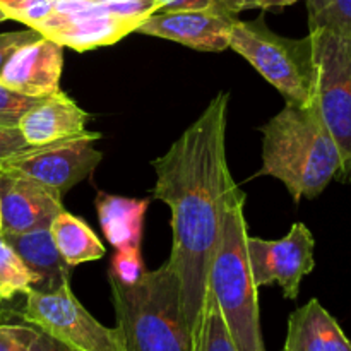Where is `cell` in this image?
<instances>
[{
  "label": "cell",
  "instance_id": "6da1fadb",
  "mask_svg": "<svg viewBox=\"0 0 351 351\" xmlns=\"http://www.w3.org/2000/svg\"><path fill=\"white\" fill-rule=\"evenodd\" d=\"M230 93L209 101L163 156L153 161V197L171 211L168 264L180 287V308L191 350L201 329L209 297V271L221 233L223 197L232 177L226 160Z\"/></svg>",
  "mask_w": 351,
  "mask_h": 351
},
{
  "label": "cell",
  "instance_id": "7a4b0ae2",
  "mask_svg": "<svg viewBox=\"0 0 351 351\" xmlns=\"http://www.w3.org/2000/svg\"><path fill=\"white\" fill-rule=\"evenodd\" d=\"M263 168L259 177L278 178L293 201L315 199L341 171V153L317 105L285 103L263 127Z\"/></svg>",
  "mask_w": 351,
  "mask_h": 351
},
{
  "label": "cell",
  "instance_id": "3957f363",
  "mask_svg": "<svg viewBox=\"0 0 351 351\" xmlns=\"http://www.w3.org/2000/svg\"><path fill=\"white\" fill-rule=\"evenodd\" d=\"M245 194L233 177L223 197L221 233L209 271V291L219 305L237 351H266L261 332L259 288L247 254Z\"/></svg>",
  "mask_w": 351,
  "mask_h": 351
},
{
  "label": "cell",
  "instance_id": "277c9868",
  "mask_svg": "<svg viewBox=\"0 0 351 351\" xmlns=\"http://www.w3.org/2000/svg\"><path fill=\"white\" fill-rule=\"evenodd\" d=\"M108 283L127 351H191L180 287L168 261L154 271L144 269L130 283L108 273Z\"/></svg>",
  "mask_w": 351,
  "mask_h": 351
},
{
  "label": "cell",
  "instance_id": "5b68a950",
  "mask_svg": "<svg viewBox=\"0 0 351 351\" xmlns=\"http://www.w3.org/2000/svg\"><path fill=\"white\" fill-rule=\"evenodd\" d=\"M230 48L245 58L287 101L311 105L315 91L312 36L287 38L267 27L264 17L235 21Z\"/></svg>",
  "mask_w": 351,
  "mask_h": 351
},
{
  "label": "cell",
  "instance_id": "8992f818",
  "mask_svg": "<svg viewBox=\"0 0 351 351\" xmlns=\"http://www.w3.org/2000/svg\"><path fill=\"white\" fill-rule=\"evenodd\" d=\"M168 0H55L51 12L33 29L75 51L113 45Z\"/></svg>",
  "mask_w": 351,
  "mask_h": 351
},
{
  "label": "cell",
  "instance_id": "52a82bcc",
  "mask_svg": "<svg viewBox=\"0 0 351 351\" xmlns=\"http://www.w3.org/2000/svg\"><path fill=\"white\" fill-rule=\"evenodd\" d=\"M14 317L47 332L74 351H127L119 328H106L96 321L72 293L65 281L53 290H29Z\"/></svg>",
  "mask_w": 351,
  "mask_h": 351
},
{
  "label": "cell",
  "instance_id": "ba28073f",
  "mask_svg": "<svg viewBox=\"0 0 351 351\" xmlns=\"http://www.w3.org/2000/svg\"><path fill=\"white\" fill-rule=\"evenodd\" d=\"M314 43V101L341 153L339 180H351V36L308 31Z\"/></svg>",
  "mask_w": 351,
  "mask_h": 351
},
{
  "label": "cell",
  "instance_id": "9c48e42d",
  "mask_svg": "<svg viewBox=\"0 0 351 351\" xmlns=\"http://www.w3.org/2000/svg\"><path fill=\"white\" fill-rule=\"evenodd\" d=\"M99 132L84 130L77 136L34 146L0 161V173L36 180L62 195L95 171L103 153L95 147Z\"/></svg>",
  "mask_w": 351,
  "mask_h": 351
},
{
  "label": "cell",
  "instance_id": "30bf717a",
  "mask_svg": "<svg viewBox=\"0 0 351 351\" xmlns=\"http://www.w3.org/2000/svg\"><path fill=\"white\" fill-rule=\"evenodd\" d=\"M315 240L304 223H293L287 237L280 240L247 239L250 271L257 288L278 285L288 300H297L300 285L314 271Z\"/></svg>",
  "mask_w": 351,
  "mask_h": 351
},
{
  "label": "cell",
  "instance_id": "8fae6325",
  "mask_svg": "<svg viewBox=\"0 0 351 351\" xmlns=\"http://www.w3.org/2000/svg\"><path fill=\"white\" fill-rule=\"evenodd\" d=\"M235 14L219 3L204 9L158 10L137 31L147 36L175 41L197 51H223L230 48Z\"/></svg>",
  "mask_w": 351,
  "mask_h": 351
},
{
  "label": "cell",
  "instance_id": "7c38bea8",
  "mask_svg": "<svg viewBox=\"0 0 351 351\" xmlns=\"http://www.w3.org/2000/svg\"><path fill=\"white\" fill-rule=\"evenodd\" d=\"M64 211L62 194L36 180L0 173V216L3 233H26L50 228Z\"/></svg>",
  "mask_w": 351,
  "mask_h": 351
},
{
  "label": "cell",
  "instance_id": "4fadbf2b",
  "mask_svg": "<svg viewBox=\"0 0 351 351\" xmlns=\"http://www.w3.org/2000/svg\"><path fill=\"white\" fill-rule=\"evenodd\" d=\"M64 47L50 38L21 47L3 67L0 82L21 95L47 98L60 91Z\"/></svg>",
  "mask_w": 351,
  "mask_h": 351
},
{
  "label": "cell",
  "instance_id": "5bb4252c",
  "mask_svg": "<svg viewBox=\"0 0 351 351\" xmlns=\"http://www.w3.org/2000/svg\"><path fill=\"white\" fill-rule=\"evenodd\" d=\"M91 115L64 91L41 98L19 120V130L27 144L43 146L86 130Z\"/></svg>",
  "mask_w": 351,
  "mask_h": 351
},
{
  "label": "cell",
  "instance_id": "9a60e30c",
  "mask_svg": "<svg viewBox=\"0 0 351 351\" xmlns=\"http://www.w3.org/2000/svg\"><path fill=\"white\" fill-rule=\"evenodd\" d=\"M281 351H351V341L321 302L312 298L288 319Z\"/></svg>",
  "mask_w": 351,
  "mask_h": 351
},
{
  "label": "cell",
  "instance_id": "2e32d148",
  "mask_svg": "<svg viewBox=\"0 0 351 351\" xmlns=\"http://www.w3.org/2000/svg\"><path fill=\"white\" fill-rule=\"evenodd\" d=\"M2 239L12 247L33 274L34 290H53L71 281V266L58 254L50 228L26 233H3Z\"/></svg>",
  "mask_w": 351,
  "mask_h": 351
},
{
  "label": "cell",
  "instance_id": "e0dca14e",
  "mask_svg": "<svg viewBox=\"0 0 351 351\" xmlns=\"http://www.w3.org/2000/svg\"><path fill=\"white\" fill-rule=\"evenodd\" d=\"M95 204L103 233L117 252L141 254L144 215L149 208V199L123 197L99 191Z\"/></svg>",
  "mask_w": 351,
  "mask_h": 351
},
{
  "label": "cell",
  "instance_id": "ac0fdd59",
  "mask_svg": "<svg viewBox=\"0 0 351 351\" xmlns=\"http://www.w3.org/2000/svg\"><path fill=\"white\" fill-rule=\"evenodd\" d=\"M50 233L58 254L67 266L74 267L105 257V245L96 233L81 218L65 209L55 216L50 225Z\"/></svg>",
  "mask_w": 351,
  "mask_h": 351
},
{
  "label": "cell",
  "instance_id": "d6986e66",
  "mask_svg": "<svg viewBox=\"0 0 351 351\" xmlns=\"http://www.w3.org/2000/svg\"><path fill=\"white\" fill-rule=\"evenodd\" d=\"M33 274L23 263L16 250L0 237V298L3 302L14 300L19 293L26 295L33 290Z\"/></svg>",
  "mask_w": 351,
  "mask_h": 351
},
{
  "label": "cell",
  "instance_id": "ffe728a7",
  "mask_svg": "<svg viewBox=\"0 0 351 351\" xmlns=\"http://www.w3.org/2000/svg\"><path fill=\"white\" fill-rule=\"evenodd\" d=\"M308 31L351 36V0H307Z\"/></svg>",
  "mask_w": 351,
  "mask_h": 351
},
{
  "label": "cell",
  "instance_id": "44dd1931",
  "mask_svg": "<svg viewBox=\"0 0 351 351\" xmlns=\"http://www.w3.org/2000/svg\"><path fill=\"white\" fill-rule=\"evenodd\" d=\"M191 351H237L235 343L230 336L219 305L216 304L213 293L209 297L201 329Z\"/></svg>",
  "mask_w": 351,
  "mask_h": 351
},
{
  "label": "cell",
  "instance_id": "7402d4cb",
  "mask_svg": "<svg viewBox=\"0 0 351 351\" xmlns=\"http://www.w3.org/2000/svg\"><path fill=\"white\" fill-rule=\"evenodd\" d=\"M53 3L55 0H0V9L5 12L7 19L34 27L51 12Z\"/></svg>",
  "mask_w": 351,
  "mask_h": 351
},
{
  "label": "cell",
  "instance_id": "603a6c76",
  "mask_svg": "<svg viewBox=\"0 0 351 351\" xmlns=\"http://www.w3.org/2000/svg\"><path fill=\"white\" fill-rule=\"evenodd\" d=\"M41 98L21 95L0 82V127H17L27 110L36 105Z\"/></svg>",
  "mask_w": 351,
  "mask_h": 351
},
{
  "label": "cell",
  "instance_id": "cb8c5ba5",
  "mask_svg": "<svg viewBox=\"0 0 351 351\" xmlns=\"http://www.w3.org/2000/svg\"><path fill=\"white\" fill-rule=\"evenodd\" d=\"M36 329L29 324H0V351H31Z\"/></svg>",
  "mask_w": 351,
  "mask_h": 351
},
{
  "label": "cell",
  "instance_id": "d4e9b609",
  "mask_svg": "<svg viewBox=\"0 0 351 351\" xmlns=\"http://www.w3.org/2000/svg\"><path fill=\"white\" fill-rule=\"evenodd\" d=\"M43 34L38 33L33 27H27L23 31H9V33H0V74H2L3 67L9 62V58L19 50L24 45L36 41Z\"/></svg>",
  "mask_w": 351,
  "mask_h": 351
},
{
  "label": "cell",
  "instance_id": "484cf974",
  "mask_svg": "<svg viewBox=\"0 0 351 351\" xmlns=\"http://www.w3.org/2000/svg\"><path fill=\"white\" fill-rule=\"evenodd\" d=\"M144 266L143 259H141V254L134 252H115V257L112 261V267H110V274L115 276L117 280L130 281L137 280V278L143 274Z\"/></svg>",
  "mask_w": 351,
  "mask_h": 351
},
{
  "label": "cell",
  "instance_id": "4316f807",
  "mask_svg": "<svg viewBox=\"0 0 351 351\" xmlns=\"http://www.w3.org/2000/svg\"><path fill=\"white\" fill-rule=\"evenodd\" d=\"M31 147L34 146L26 143L19 127H0V161L31 149Z\"/></svg>",
  "mask_w": 351,
  "mask_h": 351
},
{
  "label": "cell",
  "instance_id": "83f0119b",
  "mask_svg": "<svg viewBox=\"0 0 351 351\" xmlns=\"http://www.w3.org/2000/svg\"><path fill=\"white\" fill-rule=\"evenodd\" d=\"M31 351H74V350L65 346L64 343L53 339L51 336H48L47 332L38 331L36 329V336H34L33 343H31Z\"/></svg>",
  "mask_w": 351,
  "mask_h": 351
},
{
  "label": "cell",
  "instance_id": "f1b7e54d",
  "mask_svg": "<svg viewBox=\"0 0 351 351\" xmlns=\"http://www.w3.org/2000/svg\"><path fill=\"white\" fill-rule=\"evenodd\" d=\"M223 9H226L232 14H239L247 9H266L264 0H216Z\"/></svg>",
  "mask_w": 351,
  "mask_h": 351
},
{
  "label": "cell",
  "instance_id": "f546056e",
  "mask_svg": "<svg viewBox=\"0 0 351 351\" xmlns=\"http://www.w3.org/2000/svg\"><path fill=\"white\" fill-rule=\"evenodd\" d=\"M218 3L216 0H168L161 10H182V9H204Z\"/></svg>",
  "mask_w": 351,
  "mask_h": 351
},
{
  "label": "cell",
  "instance_id": "4dcf8cb0",
  "mask_svg": "<svg viewBox=\"0 0 351 351\" xmlns=\"http://www.w3.org/2000/svg\"><path fill=\"white\" fill-rule=\"evenodd\" d=\"M298 2V0H264L266 3V9H274V7H287L291 3Z\"/></svg>",
  "mask_w": 351,
  "mask_h": 351
},
{
  "label": "cell",
  "instance_id": "1f68e13d",
  "mask_svg": "<svg viewBox=\"0 0 351 351\" xmlns=\"http://www.w3.org/2000/svg\"><path fill=\"white\" fill-rule=\"evenodd\" d=\"M3 21H7V16H5V12L0 9V23H3Z\"/></svg>",
  "mask_w": 351,
  "mask_h": 351
},
{
  "label": "cell",
  "instance_id": "d6a6232c",
  "mask_svg": "<svg viewBox=\"0 0 351 351\" xmlns=\"http://www.w3.org/2000/svg\"><path fill=\"white\" fill-rule=\"evenodd\" d=\"M0 237H2V216H0Z\"/></svg>",
  "mask_w": 351,
  "mask_h": 351
},
{
  "label": "cell",
  "instance_id": "836d02e7",
  "mask_svg": "<svg viewBox=\"0 0 351 351\" xmlns=\"http://www.w3.org/2000/svg\"><path fill=\"white\" fill-rule=\"evenodd\" d=\"M0 305H2V298H0Z\"/></svg>",
  "mask_w": 351,
  "mask_h": 351
}]
</instances>
